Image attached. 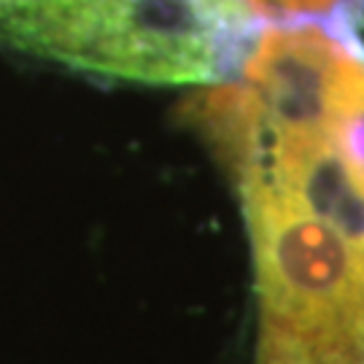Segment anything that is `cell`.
I'll return each instance as SVG.
<instances>
[{"label": "cell", "mask_w": 364, "mask_h": 364, "mask_svg": "<svg viewBox=\"0 0 364 364\" xmlns=\"http://www.w3.org/2000/svg\"><path fill=\"white\" fill-rule=\"evenodd\" d=\"M326 138L353 186L364 195V60L329 114Z\"/></svg>", "instance_id": "3957f363"}, {"label": "cell", "mask_w": 364, "mask_h": 364, "mask_svg": "<svg viewBox=\"0 0 364 364\" xmlns=\"http://www.w3.org/2000/svg\"><path fill=\"white\" fill-rule=\"evenodd\" d=\"M243 0H0V46L151 87L232 81L257 41Z\"/></svg>", "instance_id": "6da1fadb"}, {"label": "cell", "mask_w": 364, "mask_h": 364, "mask_svg": "<svg viewBox=\"0 0 364 364\" xmlns=\"http://www.w3.org/2000/svg\"><path fill=\"white\" fill-rule=\"evenodd\" d=\"M257 275V364H364V246L264 183H237Z\"/></svg>", "instance_id": "7a4b0ae2"}, {"label": "cell", "mask_w": 364, "mask_h": 364, "mask_svg": "<svg viewBox=\"0 0 364 364\" xmlns=\"http://www.w3.org/2000/svg\"><path fill=\"white\" fill-rule=\"evenodd\" d=\"M257 19L270 22H321L343 11L346 0H243Z\"/></svg>", "instance_id": "277c9868"}]
</instances>
